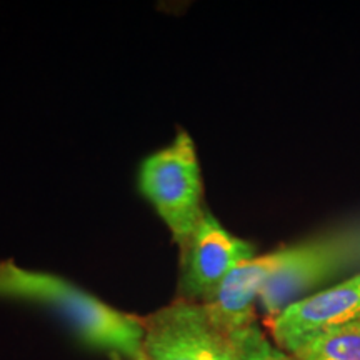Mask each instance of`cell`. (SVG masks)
I'll return each instance as SVG.
<instances>
[{
  "label": "cell",
  "instance_id": "cell-2",
  "mask_svg": "<svg viewBox=\"0 0 360 360\" xmlns=\"http://www.w3.org/2000/svg\"><path fill=\"white\" fill-rule=\"evenodd\" d=\"M360 269V222L287 245L285 260L265 282L257 307L265 319L276 317L289 305L357 274Z\"/></svg>",
  "mask_w": 360,
  "mask_h": 360
},
{
  "label": "cell",
  "instance_id": "cell-8",
  "mask_svg": "<svg viewBox=\"0 0 360 360\" xmlns=\"http://www.w3.org/2000/svg\"><path fill=\"white\" fill-rule=\"evenodd\" d=\"M292 360H360V326L340 328L315 337L295 354Z\"/></svg>",
  "mask_w": 360,
  "mask_h": 360
},
{
  "label": "cell",
  "instance_id": "cell-10",
  "mask_svg": "<svg viewBox=\"0 0 360 360\" xmlns=\"http://www.w3.org/2000/svg\"><path fill=\"white\" fill-rule=\"evenodd\" d=\"M110 360H125V359L119 357V355H110Z\"/></svg>",
  "mask_w": 360,
  "mask_h": 360
},
{
  "label": "cell",
  "instance_id": "cell-7",
  "mask_svg": "<svg viewBox=\"0 0 360 360\" xmlns=\"http://www.w3.org/2000/svg\"><path fill=\"white\" fill-rule=\"evenodd\" d=\"M287 245L255 255L229 274L207 302L202 304L215 327L225 335L255 322L260 292L265 282L285 260Z\"/></svg>",
  "mask_w": 360,
  "mask_h": 360
},
{
  "label": "cell",
  "instance_id": "cell-5",
  "mask_svg": "<svg viewBox=\"0 0 360 360\" xmlns=\"http://www.w3.org/2000/svg\"><path fill=\"white\" fill-rule=\"evenodd\" d=\"M257 255L252 242L233 236L205 209L187 244L180 249L179 297L193 304H204L233 269Z\"/></svg>",
  "mask_w": 360,
  "mask_h": 360
},
{
  "label": "cell",
  "instance_id": "cell-3",
  "mask_svg": "<svg viewBox=\"0 0 360 360\" xmlns=\"http://www.w3.org/2000/svg\"><path fill=\"white\" fill-rule=\"evenodd\" d=\"M137 184L143 199L182 249L207 209L199 155L187 130L179 129L169 146L142 160Z\"/></svg>",
  "mask_w": 360,
  "mask_h": 360
},
{
  "label": "cell",
  "instance_id": "cell-9",
  "mask_svg": "<svg viewBox=\"0 0 360 360\" xmlns=\"http://www.w3.org/2000/svg\"><path fill=\"white\" fill-rule=\"evenodd\" d=\"M227 337L237 360H292L265 334L257 321Z\"/></svg>",
  "mask_w": 360,
  "mask_h": 360
},
{
  "label": "cell",
  "instance_id": "cell-4",
  "mask_svg": "<svg viewBox=\"0 0 360 360\" xmlns=\"http://www.w3.org/2000/svg\"><path fill=\"white\" fill-rule=\"evenodd\" d=\"M142 322L147 360H237L229 337L202 304L177 299Z\"/></svg>",
  "mask_w": 360,
  "mask_h": 360
},
{
  "label": "cell",
  "instance_id": "cell-1",
  "mask_svg": "<svg viewBox=\"0 0 360 360\" xmlns=\"http://www.w3.org/2000/svg\"><path fill=\"white\" fill-rule=\"evenodd\" d=\"M0 300L51 310L89 347L125 360H147L142 317L122 312L56 274L0 262Z\"/></svg>",
  "mask_w": 360,
  "mask_h": 360
},
{
  "label": "cell",
  "instance_id": "cell-6",
  "mask_svg": "<svg viewBox=\"0 0 360 360\" xmlns=\"http://www.w3.org/2000/svg\"><path fill=\"white\" fill-rule=\"evenodd\" d=\"M360 326V272L292 304L269 319L270 337L287 355L315 337Z\"/></svg>",
  "mask_w": 360,
  "mask_h": 360
}]
</instances>
